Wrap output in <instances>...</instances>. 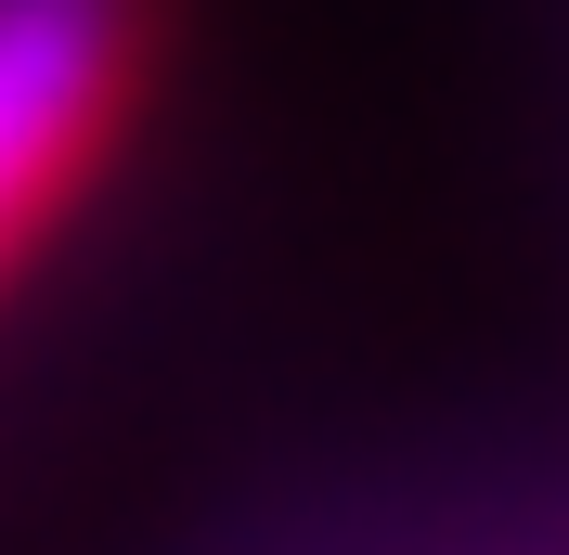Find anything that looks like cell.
Segmentation results:
<instances>
[{
    "mask_svg": "<svg viewBox=\"0 0 569 555\" xmlns=\"http://www.w3.org/2000/svg\"><path fill=\"white\" fill-rule=\"evenodd\" d=\"M130 104V0H0V272L66 208Z\"/></svg>",
    "mask_w": 569,
    "mask_h": 555,
    "instance_id": "obj_1",
    "label": "cell"
}]
</instances>
